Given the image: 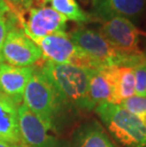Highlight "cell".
I'll return each instance as SVG.
<instances>
[{
	"mask_svg": "<svg viewBox=\"0 0 146 147\" xmlns=\"http://www.w3.org/2000/svg\"><path fill=\"white\" fill-rule=\"evenodd\" d=\"M74 147H117L97 123L83 128L76 138Z\"/></svg>",
	"mask_w": 146,
	"mask_h": 147,
	"instance_id": "obj_14",
	"label": "cell"
},
{
	"mask_svg": "<svg viewBox=\"0 0 146 147\" xmlns=\"http://www.w3.org/2000/svg\"><path fill=\"white\" fill-rule=\"evenodd\" d=\"M9 32L1 51V61L14 67H33L43 60L41 49L23 32L16 17L8 12Z\"/></svg>",
	"mask_w": 146,
	"mask_h": 147,
	"instance_id": "obj_5",
	"label": "cell"
},
{
	"mask_svg": "<svg viewBox=\"0 0 146 147\" xmlns=\"http://www.w3.org/2000/svg\"><path fill=\"white\" fill-rule=\"evenodd\" d=\"M1 62H2V61H1V60H0V64H1Z\"/></svg>",
	"mask_w": 146,
	"mask_h": 147,
	"instance_id": "obj_24",
	"label": "cell"
},
{
	"mask_svg": "<svg viewBox=\"0 0 146 147\" xmlns=\"http://www.w3.org/2000/svg\"><path fill=\"white\" fill-rule=\"evenodd\" d=\"M104 38L117 51L125 54H139V30L127 18L113 17L104 21L100 28Z\"/></svg>",
	"mask_w": 146,
	"mask_h": 147,
	"instance_id": "obj_8",
	"label": "cell"
},
{
	"mask_svg": "<svg viewBox=\"0 0 146 147\" xmlns=\"http://www.w3.org/2000/svg\"><path fill=\"white\" fill-rule=\"evenodd\" d=\"M35 67H14L0 64V92L7 95L15 104L22 105L24 92Z\"/></svg>",
	"mask_w": 146,
	"mask_h": 147,
	"instance_id": "obj_11",
	"label": "cell"
},
{
	"mask_svg": "<svg viewBox=\"0 0 146 147\" xmlns=\"http://www.w3.org/2000/svg\"><path fill=\"white\" fill-rule=\"evenodd\" d=\"M96 113L115 139L125 147H146V125L119 105L102 104Z\"/></svg>",
	"mask_w": 146,
	"mask_h": 147,
	"instance_id": "obj_3",
	"label": "cell"
},
{
	"mask_svg": "<svg viewBox=\"0 0 146 147\" xmlns=\"http://www.w3.org/2000/svg\"><path fill=\"white\" fill-rule=\"evenodd\" d=\"M0 11L5 12V13H8V12H10L8 6L6 5V3H5L4 0H0Z\"/></svg>",
	"mask_w": 146,
	"mask_h": 147,
	"instance_id": "obj_21",
	"label": "cell"
},
{
	"mask_svg": "<svg viewBox=\"0 0 146 147\" xmlns=\"http://www.w3.org/2000/svg\"><path fill=\"white\" fill-rule=\"evenodd\" d=\"M41 49L43 59L55 64L73 65L94 69L100 67L85 51L76 46L66 33L48 35L33 41Z\"/></svg>",
	"mask_w": 146,
	"mask_h": 147,
	"instance_id": "obj_6",
	"label": "cell"
},
{
	"mask_svg": "<svg viewBox=\"0 0 146 147\" xmlns=\"http://www.w3.org/2000/svg\"><path fill=\"white\" fill-rule=\"evenodd\" d=\"M18 105L0 92V140L11 144H23L20 136Z\"/></svg>",
	"mask_w": 146,
	"mask_h": 147,
	"instance_id": "obj_13",
	"label": "cell"
},
{
	"mask_svg": "<svg viewBox=\"0 0 146 147\" xmlns=\"http://www.w3.org/2000/svg\"><path fill=\"white\" fill-rule=\"evenodd\" d=\"M8 32H9V21H8L7 13L0 11V57H1L2 48L5 43Z\"/></svg>",
	"mask_w": 146,
	"mask_h": 147,
	"instance_id": "obj_20",
	"label": "cell"
},
{
	"mask_svg": "<svg viewBox=\"0 0 146 147\" xmlns=\"http://www.w3.org/2000/svg\"><path fill=\"white\" fill-rule=\"evenodd\" d=\"M119 67H101L90 69L88 99L93 107L102 104L119 105Z\"/></svg>",
	"mask_w": 146,
	"mask_h": 147,
	"instance_id": "obj_9",
	"label": "cell"
},
{
	"mask_svg": "<svg viewBox=\"0 0 146 147\" xmlns=\"http://www.w3.org/2000/svg\"><path fill=\"white\" fill-rule=\"evenodd\" d=\"M0 147H25V146L23 144H11V143L0 140Z\"/></svg>",
	"mask_w": 146,
	"mask_h": 147,
	"instance_id": "obj_22",
	"label": "cell"
},
{
	"mask_svg": "<svg viewBox=\"0 0 146 147\" xmlns=\"http://www.w3.org/2000/svg\"><path fill=\"white\" fill-rule=\"evenodd\" d=\"M23 102L48 130L53 128L60 100L46 77L36 67L25 89Z\"/></svg>",
	"mask_w": 146,
	"mask_h": 147,
	"instance_id": "obj_4",
	"label": "cell"
},
{
	"mask_svg": "<svg viewBox=\"0 0 146 147\" xmlns=\"http://www.w3.org/2000/svg\"><path fill=\"white\" fill-rule=\"evenodd\" d=\"M10 13L16 17L20 26L25 19V13L32 8V0H4Z\"/></svg>",
	"mask_w": 146,
	"mask_h": 147,
	"instance_id": "obj_18",
	"label": "cell"
},
{
	"mask_svg": "<svg viewBox=\"0 0 146 147\" xmlns=\"http://www.w3.org/2000/svg\"><path fill=\"white\" fill-rule=\"evenodd\" d=\"M21 140L25 147H60L48 129L24 104L18 106Z\"/></svg>",
	"mask_w": 146,
	"mask_h": 147,
	"instance_id": "obj_10",
	"label": "cell"
},
{
	"mask_svg": "<svg viewBox=\"0 0 146 147\" xmlns=\"http://www.w3.org/2000/svg\"><path fill=\"white\" fill-rule=\"evenodd\" d=\"M68 37L85 51L99 67H127L135 68L146 63L144 53L125 54L117 51L100 32L87 28L79 27Z\"/></svg>",
	"mask_w": 146,
	"mask_h": 147,
	"instance_id": "obj_2",
	"label": "cell"
},
{
	"mask_svg": "<svg viewBox=\"0 0 146 147\" xmlns=\"http://www.w3.org/2000/svg\"><path fill=\"white\" fill-rule=\"evenodd\" d=\"M135 95L146 97V63L134 68Z\"/></svg>",
	"mask_w": 146,
	"mask_h": 147,
	"instance_id": "obj_19",
	"label": "cell"
},
{
	"mask_svg": "<svg viewBox=\"0 0 146 147\" xmlns=\"http://www.w3.org/2000/svg\"><path fill=\"white\" fill-rule=\"evenodd\" d=\"M146 0H93L96 15L102 20L113 17L135 18L143 12Z\"/></svg>",
	"mask_w": 146,
	"mask_h": 147,
	"instance_id": "obj_12",
	"label": "cell"
},
{
	"mask_svg": "<svg viewBox=\"0 0 146 147\" xmlns=\"http://www.w3.org/2000/svg\"><path fill=\"white\" fill-rule=\"evenodd\" d=\"M52 9L64 15L67 20L77 23H86L91 17L80 8L76 0H48Z\"/></svg>",
	"mask_w": 146,
	"mask_h": 147,
	"instance_id": "obj_15",
	"label": "cell"
},
{
	"mask_svg": "<svg viewBox=\"0 0 146 147\" xmlns=\"http://www.w3.org/2000/svg\"><path fill=\"white\" fill-rule=\"evenodd\" d=\"M53 86L60 102L83 110H92L88 99L90 69L73 65L55 64L43 59L39 68Z\"/></svg>",
	"mask_w": 146,
	"mask_h": 147,
	"instance_id": "obj_1",
	"label": "cell"
},
{
	"mask_svg": "<svg viewBox=\"0 0 146 147\" xmlns=\"http://www.w3.org/2000/svg\"><path fill=\"white\" fill-rule=\"evenodd\" d=\"M28 12L29 17L22 22L21 28L32 41L66 32L67 19L52 8L32 7Z\"/></svg>",
	"mask_w": 146,
	"mask_h": 147,
	"instance_id": "obj_7",
	"label": "cell"
},
{
	"mask_svg": "<svg viewBox=\"0 0 146 147\" xmlns=\"http://www.w3.org/2000/svg\"><path fill=\"white\" fill-rule=\"evenodd\" d=\"M119 105L141 119L146 125V97L134 95L122 101Z\"/></svg>",
	"mask_w": 146,
	"mask_h": 147,
	"instance_id": "obj_17",
	"label": "cell"
},
{
	"mask_svg": "<svg viewBox=\"0 0 146 147\" xmlns=\"http://www.w3.org/2000/svg\"><path fill=\"white\" fill-rule=\"evenodd\" d=\"M43 2H45V3H48V0H42Z\"/></svg>",
	"mask_w": 146,
	"mask_h": 147,
	"instance_id": "obj_23",
	"label": "cell"
},
{
	"mask_svg": "<svg viewBox=\"0 0 146 147\" xmlns=\"http://www.w3.org/2000/svg\"><path fill=\"white\" fill-rule=\"evenodd\" d=\"M135 95L134 68L119 67L118 76V100L120 102Z\"/></svg>",
	"mask_w": 146,
	"mask_h": 147,
	"instance_id": "obj_16",
	"label": "cell"
}]
</instances>
